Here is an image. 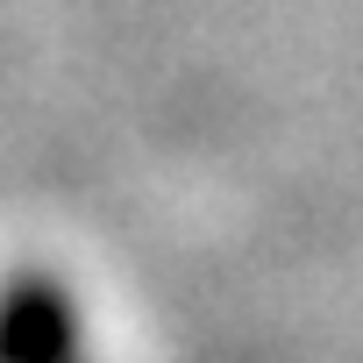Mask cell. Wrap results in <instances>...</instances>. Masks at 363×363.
Wrapping results in <instances>:
<instances>
[{
  "mask_svg": "<svg viewBox=\"0 0 363 363\" xmlns=\"http://www.w3.org/2000/svg\"><path fill=\"white\" fill-rule=\"evenodd\" d=\"M72 306L43 278H15L0 292V363H72Z\"/></svg>",
  "mask_w": 363,
  "mask_h": 363,
  "instance_id": "obj_1",
  "label": "cell"
}]
</instances>
